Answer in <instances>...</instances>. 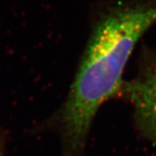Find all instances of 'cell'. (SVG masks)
I'll return each instance as SVG.
<instances>
[{
  "mask_svg": "<svg viewBox=\"0 0 156 156\" xmlns=\"http://www.w3.org/2000/svg\"><path fill=\"white\" fill-rule=\"evenodd\" d=\"M156 23V0L117 6L90 37L61 115L69 151L81 149L96 112L122 85V74L140 37Z\"/></svg>",
  "mask_w": 156,
  "mask_h": 156,
  "instance_id": "obj_1",
  "label": "cell"
},
{
  "mask_svg": "<svg viewBox=\"0 0 156 156\" xmlns=\"http://www.w3.org/2000/svg\"><path fill=\"white\" fill-rule=\"evenodd\" d=\"M140 129L156 145V59L128 86Z\"/></svg>",
  "mask_w": 156,
  "mask_h": 156,
  "instance_id": "obj_2",
  "label": "cell"
}]
</instances>
